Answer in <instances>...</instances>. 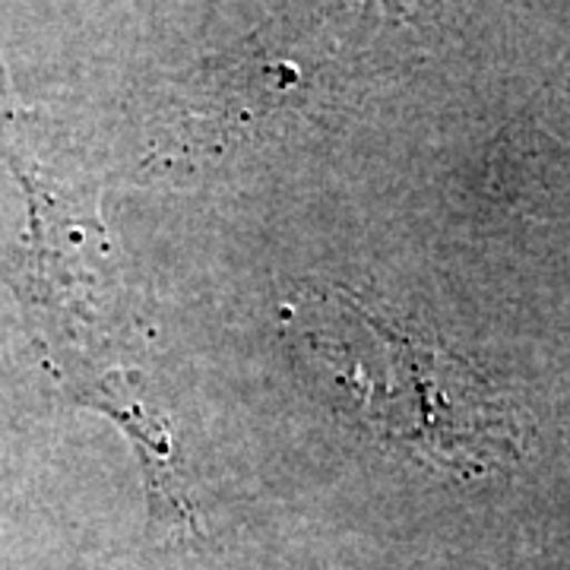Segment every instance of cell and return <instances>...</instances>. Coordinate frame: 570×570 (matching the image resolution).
Here are the masks:
<instances>
[{"instance_id":"1","label":"cell","mask_w":570,"mask_h":570,"mask_svg":"<svg viewBox=\"0 0 570 570\" xmlns=\"http://www.w3.org/2000/svg\"><path fill=\"white\" fill-rule=\"evenodd\" d=\"M285 317L371 434L460 479L520 460L513 409L460 355L348 292L298 295Z\"/></svg>"}]
</instances>
